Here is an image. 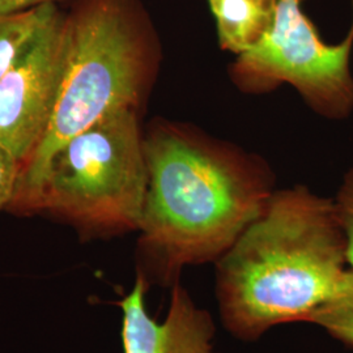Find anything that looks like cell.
I'll return each instance as SVG.
<instances>
[{
    "label": "cell",
    "mask_w": 353,
    "mask_h": 353,
    "mask_svg": "<svg viewBox=\"0 0 353 353\" xmlns=\"http://www.w3.org/2000/svg\"><path fill=\"white\" fill-rule=\"evenodd\" d=\"M148 173L137 276L172 288L189 265L214 263L263 212L275 189L265 159L186 122L144 132Z\"/></svg>",
    "instance_id": "cell-1"
},
{
    "label": "cell",
    "mask_w": 353,
    "mask_h": 353,
    "mask_svg": "<svg viewBox=\"0 0 353 353\" xmlns=\"http://www.w3.org/2000/svg\"><path fill=\"white\" fill-rule=\"evenodd\" d=\"M64 58V8L59 7L0 80V144L20 160L21 169L50 125Z\"/></svg>",
    "instance_id": "cell-6"
},
{
    "label": "cell",
    "mask_w": 353,
    "mask_h": 353,
    "mask_svg": "<svg viewBox=\"0 0 353 353\" xmlns=\"http://www.w3.org/2000/svg\"><path fill=\"white\" fill-rule=\"evenodd\" d=\"M334 204L345 239L348 268L353 271V168L344 174Z\"/></svg>",
    "instance_id": "cell-11"
},
{
    "label": "cell",
    "mask_w": 353,
    "mask_h": 353,
    "mask_svg": "<svg viewBox=\"0 0 353 353\" xmlns=\"http://www.w3.org/2000/svg\"><path fill=\"white\" fill-rule=\"evenodd\" d=\"M301 3L279 0L271 29L252 49L237 55L229 67L230 80L250 94L290 84L314 113L344 121L353 113V21L345 39L330 45L303 12Z\"/></svg>",
    "instance_id": "cell-5"
},
{
    "label": "cell",
    "mask_w": 353,
    "mask_h": 353,
    "mask_svg": "<svg viewBox=\"0 0 353 353\" xmlns=\"http://www.w3.org/2000/svg\"><path fill=\"white\" fill-rule=\"evenodd\" d=\"M214 268L220 319L234 338L310 323L348 271L334 199L301 185L276 190Z\"/></svg>",
    "instance_id": "cell-2"
},
{
    "label": "cell",
    "mask_w": 353,
    "mask_h": 353,
    "mask_svg": "<svg viewBox=\"0 0 353 353\" xmlns=\"http://www.w3.org/2000/svg\"><path fill=\"white\" fill-rule=\"evenodd\" d=\"M21 176V163L0 144V211L10 207L16 195L19 181Z\"/></svg>",
    "instance_id": "cell-12"
},
{
    "label": "cell",
    "mask_w": 353,
    "mask_h": 353,
    "mask_svg": "<svg viewBox=\"0 0 353 353\" xmlns=\"http://www.w3.org/2000/svg\"><path fill=\"white\" fill-rule=\"evenodd\" d=\"M61 0H0V16L23 12L43 4L59 3Z\"/></svg>",
    "instance_id": "cell-13"
},
{
    "label": "cell",
    "mask_w": 353,
    "mask_h": 353,
    "mask_svg": "<svg viewBox=\"0 0 353 353\" xmlns=\"http://www.w3.org/2000/svg\"><path fill=\"white\" fill-rule=\"evenodd\" d=\"M63 75L45 137L21 169L10 212L36 188L54 153L114 110H143L161 43L141 0H71L64 8Z\"/></svg>",
    "instance_id": "cell-3"
},
{
    "label": "cell",
    "mask_w": 353,
    "mask_h": 353,
    "mask_svg": "<svg viewBox=\"0 0 353 353\" xmlns=\"http://www.w3.org/2000/svg\"><path fill=\"white\" fill-rule=\"evenodd\" d=\"M279 0H208L223 50L240 55L265 37Z\"/></svg>",
    "instance_id": "cell-8"
},
{
    "label": "cell",
    "mask_w": 353,
    "mask_h": 353,
    "mask_svg": "<svg viewBox=\"0 0 353 353\" xmlns=\"http://www.w3.org/2000/svg\"><path fill=\"white\" fill-rule=\"evenodd\" d=\"M310 323L323 328L332 338L353 348V271L345 276L331 297L312 318Z\"/></svg>",
    "instance_id": "cell-10"
},
{
    "label": "cell",
    "mask_w": 353,
    "mask_h": 353,
    "mask_svg": "<svg viewBox=\"0 0 353 353\" xmlns=\"http://www.w3.org/2000/svg\"><path fill=\"white\" fill-rule=\"evenodd\" d=\"M148 290L144 280L137 276L132 290L118 303L122 312L123 353H220L214 350L212 316L196 305L181 281L170 288L164 321L148 313Z\"/></svg>",
    "instance_id": "cell-7"
},
{
    "label": "cell",
    "mask_w": 353,
    "mask_h": 353,
    "mask_svg": "<svg viewBox=\"0 0 353 353\" xmlns=\"http://www.w3.org/2000/svg\"><path fill=\"white\" fill-rule=\"evenodd\" d=\"M140 114L114 110L68 140L10 212L48 214L75 228L81 240L138 232L148 185Z\"/></svg>",
    "instance_id": "cell-4"
},
{
    "label": "cell",
    "mask_w": 353,
    "mask_h": 353,
    "mask_svg": "<svg viewBox=\"0 0 353 353\" xmlns=\"http://www.w3.org/2000/svg\"><path fill=\"white\" fill-rule=\"evenodd\" d=\"M59 7V3H51L0 16V80L39 28Z\"/></svg>",
    "instance_id": "cell-9"
}]
</instances>
